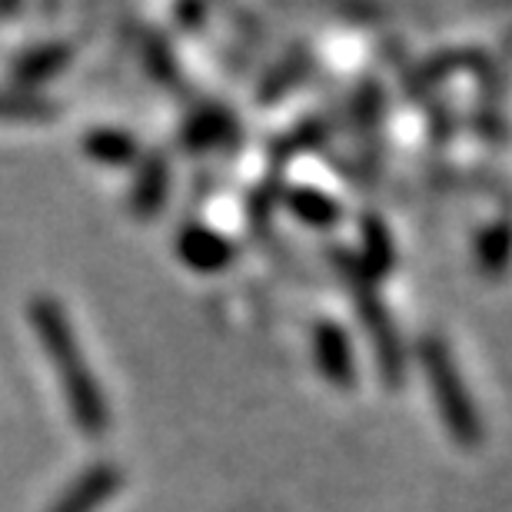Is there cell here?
<instances>
[{"instance_id": "cell-4", "label": "cell", "mask_w": 512, "mask_h": 512, "mask_svg": "<svg viewBox=\"0 0 512 512\" xmlns=\"http://www.w3.org/2000/svg\"><path fill=\"white\" fill-rule=\"evenodd\" d=\"M180 253L193 263V270H220L230 260V233L210 227H190L180 240Z\"/></svg>"}, {"instance_id": "cell-1", "label": "cell", "mask_w": 512, "mask_h": 512, "mask_svg": "<svg viewBox=\"0 0 512 512\" xmlns=\"http://www.w3.org/2000/svg\"><path fill=\"white\" fill-rule=\"evenodd\" d=\"M30 320L40 340L47 346V356L60 376V386L67 389L70 416L84 436H104L110 413L104 403V389L97 386L94 370H87V360L80 353L74 326L67 323V313H60L54 300H37L30 306Z\"/></svg>"}, {"instance_id": "cell-3", "label": "cell", "mask_w": 512, "mask_h": 512, "mask_svg": "<svg viewBox=\"0 0 512 512\" xmlns=\"http://www.w3.org/2000/svg\"><path fill=\"white\" fill-rule=\"evenodd\" d=\"M120 479L124 476H120L117 469H107V466L90 469V473L80 476V483H74L60 496L54 512H97L100 503H107L120 489Z\"/></svg>"}, {"instance_id": "cell-5", "label": "cell", "mask_w": 512, "mask_h": 512, "mask_svg": "<svg viewBox=\"0 0 512 512\" xmlns=\"http://www.w3.org/2000/svg\"><path fill=\"white\" fill-rule=\"evenodd\" d=\"M87 153L100 163H130L137 157V143H133L124 130H90Z\"/></svg>"}, {"instance_id": "cell-2", "label": "cell", "mask_w": 512, "mask_h": 512, "mask_svg": "<svg viewBox=\"0 0 512 512\" xmlns=\"http://www.w3.org/2000/svg\"><path fill=\"white\" fill-rule=\"evenodd\" d=\"M426 370H429V383H433V393L443 399V419H446V426L453 429V436L459 443L476 439L473 406L466 403L469 399L466 393H459V376L453 370V363H449L443 343L426 346Z\"/></svg>"}]
</instances>
